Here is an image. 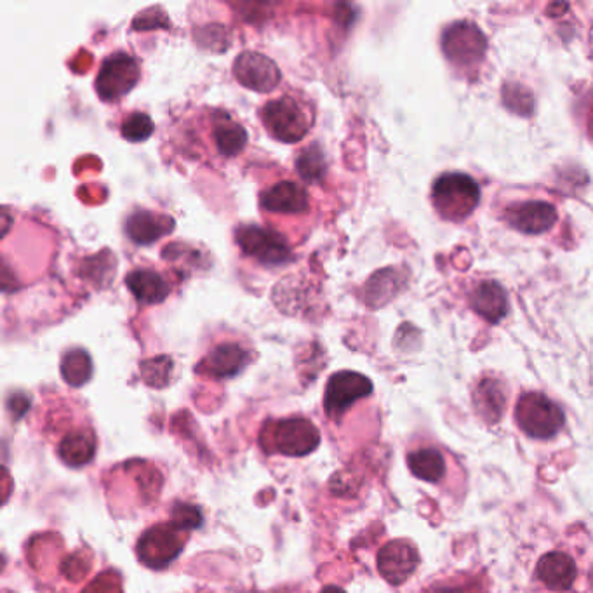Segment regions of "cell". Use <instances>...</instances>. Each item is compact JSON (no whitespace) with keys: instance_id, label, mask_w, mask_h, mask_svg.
<instances>
[{"instance_id":"obj_11","label":"cell","mask_w":593,"mask_h":593,"mask_svg":"<svg viewBox=\"0 0 593 593\" xmlns=\"http://www.w3.org/2000/svg\"><path fill=\"white\" fill-rule=\"evenodd\" d=\"M418 566L420 555L409 541H390L378 554V571L392 585L406 583Z\"/></svg>"},{"instance_id":"obj_5","label":"cell","mask_w":593,"mask_h":593,"mask_svg":"<svg viewBox=\"0 0 593 593\" xmlns=\"http://www.w3.org/2000/svg\"><path fill=\"white\" fill-rule=\"evenodd\" d=\"M486 35L472 21H458L442 34V51L458 68H475L486 54Z\"/></svg>"},{"instance_id":"obj_1","label":"cell","mask_w":593,"mask_h":593,"mask_svg":"<svg viewBox=\"0 0 593 593\" xmlns=\"http://www.w3.org/2000/svg\"><path fill=\"white\" fill-rule=\"evenodd\" d=\"M261 120L268 134L282 143H298L314 126V108L305 98L284 94L268 101L261 110Z\"/></svg>"},{"instance_id":"obj_26","label":"cell","mask_w":593,"mask_h":593,"mask_svg":"<svg viewBox=\"0 0 593 593\" xmlns=\"http://www.w3.org/2000/svg\"><path fill=\"white\" fill-rule=\"evenodd\" d=\"M154 133V122L143 112H134V114L127 115L122 126H120V134L131 143H140L152 136Z\"/></svg>"},{"instance_id":"obj_9","label":"cell","mask_w":593,"mask_h":593,"mask_svg":"<svg viewBox=\"0 0 593 593\" xmlns=\"http://www.w3.org/2000/svg\"><path fill=\"white\" fill-rule=\"evenodd\" d=\"M181 550V529L173 526L171 522L148 529L138 541V557L145 566L154 569H162L171 564L181 554Z\"/></svg>"},{"instance_id":"obj_12","label":"cell","mask_w":593,"mask_h":593,"mask_svg":"<svg viewBox=\"0 0 593 593\" xmlns=\"http://www.w3.org/2000/svg\"><path fill=\"white\" fill-rule=\"evenodd\" d=\"M251 354L247 348L235 341H225L214 347L206 359L200 362L199 373L207 374L216 380L234 378L249 364Z\"/></svg>"},{"instance_id":"obj_2","label":"cell","mask_w":593,"mask_h":593,"mask_svg":"<svg viewBox=\"0 0 593 593\" xmlns=\"http://www.w3.org/2000/svg\"><path fill=\"white\" fill-rule=\"evenodd\" d=\"M480 188L474 178L463 173H446L437 178L432 188V202L444 220H467L479 204Z\"/></svg>"},{"instance_id":"obj_20","label":"cell","mask_w":593,"mask_h":593,"mask_svg":"<svg viewBox=\"0 0 593 593\" xmlns=\"http://www.w3.org/2000/svg\"><path fill=\"white\" fill-rule=\"evenodd\" d=\"M475 407L480 416L489 423H498L505 411L507 395L500 381L482 380L474 395Z\"/></svg>"},{"instance_id":"obj_10","label":"cell","mask_w":593,"mask_h":593,"mask_svg":"<svg viewBox=\"0 0 593 593\" xmlns=\"http://www.w3.org/2000/svg\"><path fill=\"white\" fill-rule=\"evenodd\" d=\"M235 79L256 93H270L279 86L280 70L268 56L254 51L240 54L234 63Z\"/></svg>"},{"instance_id":"obj_25","label":"cell","mask_w":593,"mask_h":593,"mask_svg":"<svg viewBox=\"0 0 593 593\" xmlns=\"http://www.w3.org/2000/svg\"><path fill=\"white\" fill-rule=\"evenodd\" d=\"M174 362L167 355H159L141 364V378L148 387L164 388L169 385L173 376Z\"/></svg>"},{"instance_id":"obj_23","label":"cell","mask_w":593,"mask_h":593,"mask_svg":"<svg viewBox=\"0 0 593 593\" xmlns=\"http://www.w3.org/2000/svg\"><path fill=\"white\" fill-rule=\"evenodd\" d=\"M61 376L72 387H82L93 376V360L86 350L74 348L61 359Z\"/></svg>"},{"instance_id":"obj_15","label":"cell","mask_w":593,"mask_h":593,"mask_svg":"<svg viewBox=\"0 0 593 593\" xmlns=\"http://www.w3.org/2000/svg\"><path fill=\"white\" fill-rule=\"evenodd\" d=\"M174 230V220L164 214L138 209L126 220V234L138 246H148Z\"/></svg>"},{"instance_id":"obj_3","label":"cell","mask_w":593,"mask_h":593,"mask_svg":"<svg viewBox=\"0 0 593 593\" xmlns=\"http://www.w3.org/2000/svg\"><path fill=\"white\" fill-rule=\"evenodd\" d=\"M515 420L519 423L520 430L529 437L550 439L564 428L566 416L547 395L526 394L517 402Z\"/></svg>"},{"instance_id":"obj_16","label":"cell","mask_w":593,"mask_h":593,"mask_svg":"<svg viewBox=\"0 0 593 593\" xmlns=\"http://www.w3.org/2000/svg\"><path fill=\"white\" fill-rule=\"evenodd\" d=\"M126 286L141 305H159L169 296L166 279L150 268H134L127 274Z\"/></svg>"},{"instance_id":"obj_31","label":"cell","mask_w":593,"mask_h":593,"mask_svg":"<svg viewBox=\"0 0 593 593\" xmlns=\"http://www.w3.org/2000/svg\"><path fill=\"white\" fill-rule=\"evenodd\" d=\"M590 587H592L593 590V569L590 571Z\"/></svg>"},{"instance_id":"obj_17","label":"cell","mask_w":593,"mask_h":593,"mask_svg":"<svg viewBox=\"0 0 593 593\" xmlns=\"http://www.w3.org/2000/svg\"><path fill=\"white\" fill-rule=\"evenodd\" d=\"M214 147L223 157L239 155L247 145V131L237 120L227 112L213 114Z\"/></svg>"},{"instance_id":"obj_30","label":"cell","mask_w":593,"mask_h":593,"mask_svg":"<svg viewBox=\"0 0 593 593\" xmlns=\"http://www.w3.org/2000/svg\"><path fill=\"white\" fill-rule=\"evenodd\" d=\"M320 593H345V592H343V590H341V588H338V587H326Z\"/></svg>"},{"instance_id":"obj_7","label":"cell","mask_w":593,"mask_h":593,"mask_svg":"<svg viewBox=\"0 0 593 593\" xmlns=\"http://www.w3.org/2000/svg\"><path fill=\"white\" fill-rule=\"evenodd\" d=\"M373 392V383L364 374L354 371H340L327 381L324 409L331 420H340L341 416Z\"/></svg>"},{"instance_id":"obj_6","label":"cell","mask_w":593,"mask_h":593,"mask_svg":"<svg viewBox=\"0 0 593 593\" xmlns=\"http://www.w3.org/2000/svg\"><path fill=\"white\" fill-rule=\"evenodd\" d=\"M140 80V65L133 56L115 53L103 61L96 77V93L101 100L112 103L124 98Z\"/></svg>"},{"instance_id":"obj_22","label":"cell","mask_w":593,"mask_h":593,"mask_svg":"<svg viewBox=\"0 0 593 593\" xmlns=\"http://www.w3.org/2000/svg\"><path fill=\"white\" fill-rule=\"evenodd\" d=\"M407 465H409V470L413 472L414 477L427 480L432 484L439 482L446 475L444 456L440 451L432 449V447L409 454L407 456Z\"/></svg>"},{"instance_id":"obj_24","label":"cell","mask_w":593,"mask_h":593,"mask_svg":"<svg viewBox=\"0 0 593 593\" xmlns=\"http://www.w3.org/2000/svg\"><path fill=\"white\" fill-rule=\"evenodd\" d=\"M296 169L303 180L308 183H320L326 178L327 162L326 155L320 150L319 145L314 143L301 152L296 159Z\"/></svg>"},{"instance_id":"obj_8","label":"cell","mask_w":593,"mask_h":593,"mask_svg":"<svg viewBox=\"0 0 593 593\" xmlns=\"http://www.w3.org/2000/svg\"><path fill=\"white\" fill-rule=\"evenodd\" d=\"M268 442L272 449L284 456H307L319 447L320 434L312 421L287 418L275 423Z\"/></svg>"},{"instance_id":"obj_28","label":"cell","mask_w":593,"mask_h":593,"mask_svg":"<svg viewBox=\"0 0 593 593\" xmlns=\"http://www.w3.org/2000/svg\"><path fill=\"white\" fill-rule=\"evenodd\" d=\"M432 593H465L460 588H453V587H442L439 590H434Z\"/></svg>"},{"instance_id":"obj_19","label":"cell","mask_w":593,"mask_h":593,"mask_svg":"<svg viewBox=\"0 0 593 593\" xmlns=\"http://www.w3.org/2000/svg\"><path fill=\"white\" fill-rule=\"evenodd\" d=\"M470 305L480 317L489 322H500L507 315V293L498 282L484 280L470 293Z\"/></svg>"},{"instance_id":"obj_13","label":"cell","mask_w":593,"mask_h":593,"mask_svg":"<svg viewBox=\"0 0 593 593\" xmlns=\"http://www.w3.org/2000/svg\"><path fill=\"white\" fill-rule=\"evenodd\" d=\"M507 220L512 227L524 234H543L554 227L557 211L552 204L543 200H529L508 207Z\"/></svg>"},{"instance_id":"obj_29","label":"cell","mask_w":593,"mask_h":593,"mask_svg":"<svg viewBox=\"0 0 593 593\" xmlns=\"http://www.w3.org/2000/svg\"><path fill=\"white\" fill-rule=\"evenodd\" d=\"M588 131H590V134L593 136V101L592 107H590V114H588Z\"/></svg>"},{"instance_id":"obj_14","label":"cell","mask_w":593,"mask_h":593,"mask_svg":"<svg viewBox=\"0 0 593 593\" xmlns=\"http://www.w3.org/2000/svg\"><path fill=\"white\" fill-rule=\"evenodd\" d=\"M261 207L270 213L303 214L310 207L307 190L296 181H279L261 195Z\"/></svg>"},{"instance_id":"obj_18","label":"cell","mask_w":593,"mask_h":593,"mask_svg":"<svg viewBox=\"0 0 593 593\" xmlns=\"http://www.w3.org/2000/svg\"><path fill=\"white\" fill-rule=\"evenodd\" d=\"M576 564L573 557H569L562 552H552V554L543 555L538 562V578H540L548 588L564 592L573 587L576 581Z\"/></svg>"},{"instance_id":"obj_21","label":"cell","mask_w":593,"mask_h":593,"mask_svg":"<svg viewBox=\"0 0 593 593\" xmlns=\"http://www.w3.org/2000/svg\"><path fill=\"white\" fill-rule=\"evenodd\" d=\"M96 440L91 432H74L61 440L58 447L61 461L70 467H84L94 458Z\"/></svg>"},{"instance_id":"obj_4","label":"cell","mask_w":593,"mask_h":593,"mask_svg":"<svg viewBox=\"0 0 593 593\" xmlns=\"http://www.w3.org/2000/svg\"><path fill=\"white\" fill-rule=\"evenodd\" d=\"M242 253L267 267H280L293 261V247L279 232L258 225H242L235 232Z\"/></svg>"},{"instance_id":"obj_27","label":"cell","mask_w":593,"mask_h":593,"mask_svg":"<svg viewBox=\"0 0 593 593\" xmlns=\"http://www.w3.org/2000/svg\"><path fill=\"white\" fill-rule=\"evenodd\" d=\"M171 524L178 527L181 531H192L202 524V514L200 510L194 505H187V503H181L173 508V514H171Z\"/></svg>"}]
</instances>
